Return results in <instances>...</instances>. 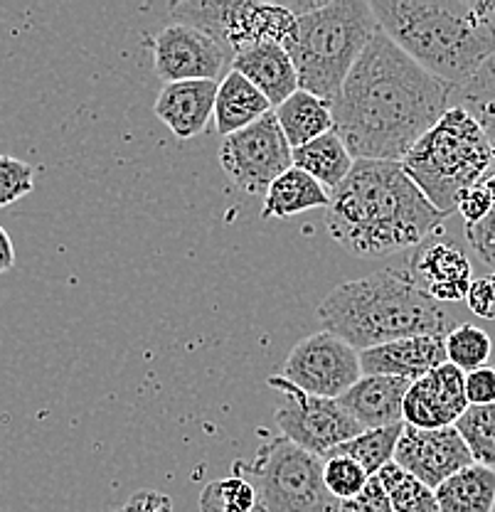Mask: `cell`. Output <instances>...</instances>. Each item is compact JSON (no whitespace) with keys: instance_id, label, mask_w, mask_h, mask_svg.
Returning a JSON list of instances; mask_svg holds the SVG:
<instances>
[{"instance_id":"obj_1","label":"cell","mask_w":495,"mask_h":512,"mask_svg":"<svg viewBox=\"0 0 495 512\" xmlns=\"http://www.w3.org/2000/svg\"><path fill=\"white\" fill-rule=\"evenodd\" d=\"M456 87L434 77L377 28L330 101L333 131L353 160L402 163L451 109Z\"/></svg>"},{"instance_id":"obj_2","label":"cell","mask_w":495,"mask_h":512,"mask_svg":"<svg viewBox=\"0 0 495 512\" xmlns=\"http://www.w3.org/2000/svg\"><path fill=\"white\" fill-rule=\"evenodd\" d=\"M444 222L402 163L387 160H355L326 207L328 237L358 259L422 247Z\"/></svg>"},{"instance_id":"obj_3","label":"cell","mask_w":495,"mask_h":512,"mask_svg":"<svg viewBox=\"0 0 495 512\" xmlns=\"http://www.w3.org/2000/svg\"><path fill=\"white\" fill-rule=\"evenodd\" d=\"M316 316L323 330L358 352L412 335H449L456 328L451 313L414 281L407 266L335 286Z\"/></svg>"},{"instance_id":"obj_4","label":"cell","mask_w":495,"mask_h":512,"mask_svg":"<svg viewBox=\"0 0 495 512\" xmlns=\"http://www.w3.org/2000/svg\"><path fill=\"white\" fill-rule=\"evenodd\" d=\"M370 8L404 55L454 87L495 55V28L476 0H372Z\"/></svg>"},{"instance_id":"obj_5","label":"cell","mask_w":495,"mask_h":512,"mask_svg":"<svg viewBox=\"0 0 495 512\" xmlns=\"http://www.w3.org/2000/svg\"><path fill=\"white\" fill-rule=\"evenodd\" d=\"M377 28L365 0H326L298 15L294 37L284 45L294 62L298 89L330 104Z\"/></svg>"},{"instance_id":"obj_6","label":"cell","mask_w":495,"mask_h":512,"mask_svg":"<svg viewBox=\"0 0 495 512\" xmlns=\"http://www.w3.org/2000/svg\"><path fill=\"white\" fill-rule=\"evenodd\" d=\"M491 163V141L459 106H451L402 158L404 173L446 217L456 212L463 192L481 185Z\"/></svg>"},{"instance_id":"obj_7","label":"cell","mask_w":495,"mask_h":512,"mask_svg":"<svg viewBox=\"0 0 495 512\" xmlns=\"http://www.w3.org/2000/svg\"><path fill=\"white\" fill-rule=\"evenodd\" d=\"M242 478L257 495L254 512H340V503L323 485L321 458L286 436L264 441Z\"/></svg>"},{"instance_id":"obj_8","label":"cell","mask_w":495,"mask_h":512,"mask_svg":"<svg viewBox=\"0 0 495 512\" xmlns=\"http://www.w3.org/2000/svg\"><path fill=\"white\" fill-rule=\"evenodd\" d=\"M173 23L190 25L210 35L227 57L252 45H281L294 37L296 15L286 3H259V0H180L168 5Z\"/></svg>"},{"instance_id":"obj_9","label":"cell","mask_w":495,"mask_h":512,"mask_svg":"<svg viewBox=\"0 0 495 512\" xmlns=\"http://www.w3.org/2000/svg\"><path fill=\"white\" fill-rule=\"evenodd\" d=\"M266 384L281 394V402L274 414L281 436H286L291 444L301 446L303 451L313 453L321 461L333 448L365 431L340 407L338 399H323L301 392L281 375L271 377Z\"/></svg>"},{"instance_id":"obj_10","label":"cell","mask_w":495,"mask_h":512,"mask_svg":"<svg viewBox=\"0 0 495 512\" xmlns=\"http://www.w3.org/2000/svg\"><path fill=\"white\" fill-rule=\"evenodd\" d=\"M281 377L313 397L340 399L363 377L360 352L338 335L321 330L298 340L286 357Z\"/></svg>"},{"instance_id":"obj_11","label":"cell","mask_w":495,"mask_h":512,"mask_svg":"<svg viewBox=\"0 0 495 512\" xmlns=\"http://www.w3.org/2000/svg\"><path fill=\"white\" fill-rule=\"evenodd\" d=\"M220 165L239 190L264 195L269 185L291 168V146L276 124L274 111L227 136L220 146Z\"/></svg>"},{"instance_id":"obj_12","label":"cell","mask_w":495,"mask_h":512,"mask_svg":"<svg viewBox=\"0 0 495 512\" xmlns=\"http://www.w3.org/2000/svg\"><path fill=\"white\" fill-rule=\"evenodd\" d=\"M153 64L165 84L173 82H217L230 62L227 52L210 35L190 25L170 23L151 40Z\"/></svg>"},{"instance_id":"obj_13","label":"cell","mask_w":495,"mask_h":512,"mask_svg":"<svg viewBox=\"0 0 495 512\" xmlns=\"http://www.w3.org/2000/svg\"><path fill=\"white\" fill-rule=\"evenodd\" d=\"M392 461L422 480L424 485H429L431 490H436L446 478L471 466L473 458L456 426L414 429V426L404 424Z\"/></svg>"},{"instance_id":"obj_14","label":"cell","mask_w":495,"mask_h":512,"mask_svg":"<svg viewBox=\"0 0 495 512\" xmlns=\"http://www.w3.org/2000/svg\"><path fill=\"white\" fill-rule=\"evenodd\" d=\"M468 409L463 372L444 362L429 375L409 384L404 394L402 419L414 429H446L461 419Z\"/></svg>"},{"instance_id":"obj_15","label":"cell","mask_w":495,"mask_h":512,"mask_svg":"<svg viewBox=\"0 0 495 512\" xmlns=\"http://www.w3.org/2000/svg\"><path fill=\"white\" fill-rule=\"evenodd\" d=\"M446 362V335H412L360 352L363 375L414 382Z\"/></svg>"},{"instance_id":"obj_16","label":"cell","mask_w":495,"mask_h":512,"mask_svg":"<svg viewBox=\"0 0 495 512\" xmlns=\"http://www.w3.org/2000/svg\"><path fill=\"white\" fill-rule=\"evenodd\" d=\"M407 269L436 303L466 301L473 269L468 256L456 244L444 242V239L424 242Z\"/></svg>"},{"instance_id":"obj_17","label":"cell","mask_w":495,"mask_h":512,"mask_svg":"<svg viewBox=\"0 0 495 512\" xmlns=\"http://www.w3.org/2000/svg\"><path fill=\"white\" fill-rule=\"evenodd\" d=\"M215 96L217 82H173L165 84L158 94L156 116L161 119L163 126H168L180 141H190V138L200 136L212 121V111H215Z\"/></svg>"},{"instance_id":"obj_18","label":"cell","mask_w":495,"mask_h":512,"mask_svg":"<svg viewBox=\"0 0 495 512\" xmlns=\"http://www.w3.org/2000/svg\"><path fill=\"white\" fill-rule=\"evenodd\" d=\"M407 380L382 375H363L343 397L340 407L353 416L360 429H385V426L404 424L402 407L409 389Z\"/></svg>"},{"instance_id":"obj_19","label":"cell","mask_w":495,"mask_h":512,"mask_svg":"<svg viewBox=\"0 0 495 512\" xmlns=\"http://www.w3.org/2000/svg\"><path fill=\"white\" fill-rule=\"evenodd\" d=\"M230 69L242 74L254 89H259L274 109L298 92L294 62L281 45L262 42V45L247 47L232 57Z\"/></svg>"},{"instance_id":"obj_20","label":"cell","mask_w":495,"mask_h":512,"mask_svg":"<svg viewBox=\"0 0 495 512\" xmlns=\"http://www.w3.org/2000/svg\"><path fill=\"white\" fill-rule=\"evenodd\" d=\"M274 106L264 99L259 89H254L242 74L227 72L222 82H217L215 96V111H212V121L220 136H232V133L242 131V128L257 124L266 114H271Z\"/></svg>"},{"instance_id":"obj_21","label":"cell","mask_w":495,"mask_h":512,"mask_svg":"<svg viewBox=\"0 0 495 512\" xmlns=\"http://www.w3.org/2000/svg\"><path fill=\"white\" fill-rule=\"evenodd\" d=\"M328 202L330 192L321 183H316L311 175L291 165L264 192L262 217H266V220L269 217L271 220H286V217H294L298 212L328 207Z\"/></svg>"},{"instance_id":"obj_22","label":"cell","mask_w":495,"mask_h":512,"mask_svg":"<svg viewBox=\"0 0 495 512\" xmlns=\"http://www.w3.org/2000/svg\"><path fill=\"white\" fill-rule=\"evenodd\" d=\"M274 119L284 133L286 143L294 148L306 146L313 138L333 131V116H330L328 101L298 89L274 109Z\"/></svg>"},{"instance_id":"obj_23","label":"cell","mask_w":495,"mask_h":512,"mask_svg":"<svg viewBox=\"0 0 495 512\" xmlns=\"http://www.w3.org/2000/svg\"><path fill=\"white\" fill-rule=\"evenodd\" d=\"M439 512H493L495 471L478 463L461 468L434 490Z\"/></svg>"},{"instance_id":"obj_24","label":"cell","mask_w":495,"mask_h":512,"mask_svg":"<svg viewBox=\"0 0 495 512\" xmlns=\"http://www.w3.org/2000/svg\"><path fill=\"white\" fill-rule=\"evenodd\" d=\"M291 165L311 175L316 183H321L330 192L348 178L355 160L348 153V148L343 146L338 133L328 131L323 136L313 138L306 146L294 148L291 151Z\"/></svg>"},{"instance_id":"obj_25","label":"cell","mask_w":495,"mask_h":512,"mask_svg":"<svg viewBox=\"0 0 495 512\" xmlns=\"http://www.w3.org/2000/svg\"><path fill=\"white\" fill-rule=\"evenodd\" d=\"M454 106L466 111L478 126L483 128L486 138L495 143V55L488 57L461 87L454 92Z\"/></svg>"},{"instance_id":"obj_26","label":"cell","mask_w":495,"mask_h":512,"mask_svg":"<svg viewBox=\"0 0 495 512\" xmlns=\"http://www.w3.org/2000/svg\"><path fill=\"white\" fill-rule=\"evenodd\" d=\"M402 429L404 424L385 426V429H365L363 434H358L355 439L345 441V444L333 448L328 456L353 458L367 476H377V471L395 458V448H397Z\"/></svg>"},{"instance_id":"obj_27","label":"cell","mask_w":495,"mask_h":512,"mask_svg":"<svg viewBox=\"0 0 495 512\" xmlns=\"http://www.w3.org/2000/svg\"><path fill=\"white\" fill-rule=\"evenodd\" d=\"M377 480L390 498L392 512H439L434 490L399 468L395 461L377 471Z\"/></svg>"},{"instance_id":"obj_28","label":"cell","mask_w":495,"mask_h":512,"mask_svg":"<svg viewBox=\"0 0 495 512\" xmlns=\"http://www.w3.org/2000/svg\"><path fill=\"white\" fill-rule=\"evenodd\" d=\"M454 426L468 446L473 463L495 471V404L468 407Z\"/></svg>"},{"instance_id":"obj_29","label":"cell","mask_w":495,"mask_h":512,"mask_svg":"<svg viewBox=\"0 0 495 512\" xmlns=\"http://www.w3.org/2000/svg\"><path fill=\"white\" fill-rule=\"evenodd\" d=\"M493 355V340L483 328L461 323L446 335V362L461 370L463 375L486 367Z\"/></svg>"},{"instance_id":"obj_30","label":"cell","mask_w":495,"mask_h":512,"mask_svg":"<svg viewBox=\"0 0 495 512\" xmlns=\"http://www.w3.org/2000/svg\"><path fill=\"white\" fill-rule=\"evenodd\" d=\"M257 495L247 478L232 476L212 480L200 493V512H254Z\"/></svg>"},{"instance_id":"obj_31","label":"cell","mask_w":495,"mask_h":512,"mask_svg":"<svg viewBox=\"0 0 495 512\" xmlns=\"http://www.w3.org/2000/svg\"><path fill=\"white\" fill-rule=\"evenodd\" d=\"M370 478L372 476H367L353 458L348 456L323 458V485H326V490L335 500H338V503L363 493V488Z\"/></svg>"},{"instance_id":"obj_32","label":"cell","mask_w":495,"mask_h":512,"mask_svg":"<svg viewBox=\"0 0 495 512\" xmlns=\"http://www.w3.org/2000/svg\"><path fill=\"white\" fill-rule=\"evenodd\" d=\"M35 190L33 165L13 156H0V207L23 200Z\"/></svg>"},{"instance_id":"obj_33","label":"cell","mask_w":495,"mask_h":512,"mask_svg":"<svg viewBox=\"0 0 495 512\" xmlns=\"http://www.w3.org/2000/svg\"><path fill=\"white\" fill-rule=\"evenodd\" d=\"M466 239L478 259L495 274V205L481 222L466 224Z\"/></svg>"},{"instance_id":"obj_34","label":"cell","mask_w":495,"mask_h":512,"mask_svg":"<svg viewBox=\"0 0 495 512\" xmlns=\"http://www.w3.org/2000/svg\"><path fill=\"white\" fill-rule=\"evenodd\" d=\"M463 389H466L468 407L495 404V367L486 365L463 375Z\"/></svg>"},{"instance_id":"obj_35","label":"cell","mask_w":495,"mask_h":512,"mask_svg":"<svg viewBox=\"0 0 495 512\" xmlns=\"http://www.w3.org/2000/svg\"><path fill=\"white\" fill-rule=\"evenodd\" d=\"M340 512H392V505L385 488L380 485V480H377V476H372L367 480L363 493L340 503Z\"/></svg>"},{"instance_id":"obj_36","label":"cell","mask_w":495,"mask_h":512,"mask_svg":"<svg viewBox=\"0 0 495 512\" xmlns=\"http://www.w3.org/2000/svg\"><path fill=\"white\" fill-rule=\"evenodd\" d=\"M466 303L473 316L493 320L495 318V274L473 279L468 286Z\"/></svg>"},{"instance_id":"obj_37","label":"cell","mask_w":495,"mask_h":512,"mask_svg":"<svg viewBox=\"0 0 495 512\" xmlns=\"http://www.w3.org/2000/svg\"><path fill=\"white\" fill-rule=\"evenodd\" d=\"M493 205L495 202L491 200L486 188H483V185H476V188L463 192L459 205H456V212H461L466 224H476L493 210Z\"/></svg>"},{"instance_id":"obj_38","label":"cell","mask_w":495,"mask_h":512,"mask_svg":"<svg viewBox=\"0 0 495 512\" xmlns=\"http://www.w3.org/2000/svg\"><path fill=\"white\" fill-rule=\"evenodd\" d=\"M106 512H173V500L158 490H138L124 505Z\"/></svg>"},{"instance_id":"obj_39","label":"cell","mask_w":495,"mask_h":512,"mask_svg":"<svg viewBox=\"0 0 495 512\" xmlns=\"http://www.w3.org/2000/svg\"><path fill=\"white\" fill-rule=\"evenodd\" d=\"M15 264V247H13V239L10 234L0 227V274L13 269Z\"/></svg>"},{"instance_id":"obj_40","label":"cell","mask_w":495,"mask_h":512,"mask_svg":"<svg viewBox=\"0 0 495 512\" xmlns=\"http://www.w3.org/2000/svg\"><path fill=\"white\" fill-rule=\"evenodd\" d=\"M476 8L483 18L495 28V0H476Z\"/></svg>"},{"instance_id":"obj_41","label":"cell","mask_w":495,"mask_h":512,"mask_svg":"<svg viewBox=\"0 0 495 512\" xmlns=\"http://www.w3.org/2000/svg\"><path fill=\"white\" fill-rule=\"evenodd\" d=\"M491 151H493V158H495V143L491 146Z\"/></svg>"},{"instance_id":"obj_42","label":"cell","mask_w":495,"mask_h":512,"mask_svg":"<svg viewBox=\"0 0 495 512\" xmlns=\"http://www.w3.org/2000/svg\"><path fill=\"white\" fill-rule=\"evenodd\" d=\"M493 47H495V32H493Z\"/></svg>"}]
</instances>
